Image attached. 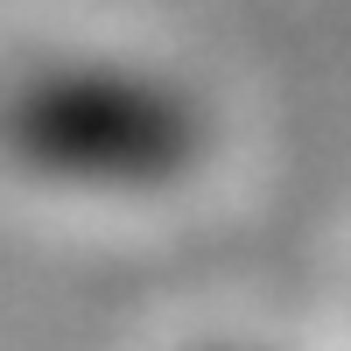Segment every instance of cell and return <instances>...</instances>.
<instances>
[{
    "label": "cell",
    "instance_id": "1",
    "mask_svg": "<svg viewBox=\"0 0 351 351\" xmlns=\"http://www.w3.org/2000/svg\"><path fill=\"white\" fill-rule=\"evenodd\" d=\"M8 141L49 176L77 183H155L190 162V112L134 71H49L8 106Z\"/></svg>",
    "mask_w": 351,
    "mask_h": 351
}]
</instances>
